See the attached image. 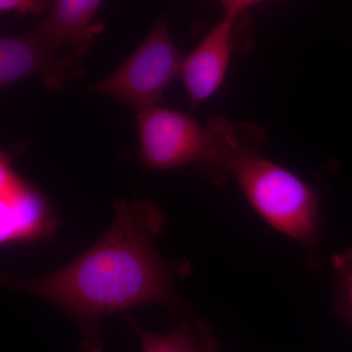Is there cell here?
Here are the masks:
<instances>
[{
    "label": "cell",
    "mask_w": 352,
    "mask_h": 352,
    "mask_svg": "<svg viewBox=\"0 0 352 352\" xmlns=\"http://www.w3.org/2000/svg\"><path fill=\"white\" fill-rule=\"evenodd\" d=\"M333 264L339 278L342 305L352 315V250L336 254Z\"/></svg>",
    "instance_id": "cell-10"
},
{
    "label": "cell",
    "mask_w": 352,
    "mask_h": 352,
    "mask_svg": "<svg viewBox=\"0 0 352 352\" xmlns=\"http://www.w3.org/2000/svg\"><path fill=\"white\" fill-rule=\"evenodd\" d=\"M106 233L68 265L34 279L2 275L1 284L55 305L82 331L83 352H101L99 322L105 316L159 303L177 307L173 277L184 265L164 261L156 247L166 230L164 212L152 201L113 203Z\"/></svg>",
    "instance_id": "cell-1"
},
{
    "label": "cell",
    "mask_w": 352,
    "mask_h": 352,
    "mask_svg": "<svg viewBox=\"0 0 352 352\" xmlns=\"http://www.w3.org/2000/svg\"><path fill=\"white\" fill-rule=\"evenodd\" d=\"M103 0H53L52 8L36 31L45 36L58 50L67 44L73 54L82 58L89 52L95 38L105 25L94 20Z\"/></svg>",
    "instance_id": "cell-8"
},
{
    "label": "cell",
    "mask_w": 352,
    "mask_h": 352,
    "mask_svg": "<svg viewBox=\"0 0 352 352\" xmlns=\"http://www.w3.org/2000/svg\"><path fill=\"white\" fill-rule=\"evenodd\" d=\"M53 0H0L2 13H16L20 15H41L50 12Z\"/></svg>",
    "instance_id": "cell-11"
},
{
    "label": "cell",
    "mask_w": 352,
    "mask_h": 352,
    "mask_svg": "<svg viewBox=\"0 0 352 352\" xmlns=\"http://www.w3.org/2000/svg\"><path fill=\"white\" fill-rule=\"evenodd\" d=\"M224 10V15L237 17L244 14L250 7L264 0H219Z\"/></svg>",
    "instance_id": "cell-12"
},
{
    "label": "cell",
    "mask_w": 352,
    "mask_h": 352,
    "mask_svg": "<svg viewBox=\"0 0 352 352\" xmlns=\"http://www.w3.org/2000/svg\"><path fill=\"white\" fill-rule=\"evenodd\" d=\"M183 59L171 39L168 20L161 18L131 56L90 89L141 112L159 106L166 88L179 76Z\"/></svg>",
    "instance_id": "cell-4"
},
{
    "label": "cell",
    "mask_w": 352,
    "mask_h": 352,
    "mask_svg": "<svg viewBox=\"0 0 352 352\" xmlns=\"http://www.w3.org/2000/svg\"><path fill=\"white\" fill-rule=\"evenodd\" d=\"M129 320L138 336L142 352H206L198 333L188 324L183 323L170 333H156L139 327L132 317Z\"/></svg>",
    "instance_id": "cell-9"
},
{
    "label": "cell",
    "mask_w": 352,
    "mask_h": 352,
    "mask_svg": "<svg viewBox=\"0 0 352 352\" xmlns=\"http://www.w3.org/2000/svg\"><path fill=\"white\" fill-rule=\"evenodd\" d=\"M245 143L234 154L230 173L261 219L278 232L315 250L319 244L318 201L314 189Z\"/></svg>",
    "instance_id": "cell-3"
},
{
    "label": "cell",
    "mask_w": 352,
    "mask_h": 352,
    "mask_svg": "<svg viewBox=\"0 0 352 352\" xmlns=\"http://www.w3.org/2000/svg\"><path fill=\"white\" fill-rule=\"evenodd\" d=\"M245 27L244 14L237 17L224 15L193 52L183 59L179 78L192 107L200 106L221 87Z\"/></svg>",
    "instance_id": "cell-7"
},
{
    "label": "cell",
    "mask_w": 352,
    "mask_h": 352,
    "mask_svg": "<svg viewBox=\"0 0 352 352\" xmlns=\"http://www.w3.org/2000/svg\"><path fill=\"white\" fill-rule=\"evenodd\" d=\"M140 159L146 168L168 170L195 164L212 182L230 173L241 146L264 138L252 124H232L214 118L201 124L188 113L155 106L136 115Z\"/></svg>",
    "instance_id": "cell-2"
},
{
    "label": "cell",
    "mask_w": 352,
    "mask_h": 352,
    "mask_svg": "<svg viewBox=\"0 0 352 352\" xmlns=\"http://www.w3.org/2000/svg\"><path fill=\"white\" fill-rule=\"evenodd\" d=\"M45 36L34 31L0 38V85L39 78L52 90H61L85 76L80 57L59 56Z\"/></svg>",
    "instance_id": "cell-5"
},
{
    "label": "cell",
    "mask_w": 352,
    "mask_h": 352,
    "mask_svg": "<svg viewBox=\"0 0 352 352\" xmlns=\"http://www.w3.org/2000/svg\"><path fill=\"white\" fill-rule=\"evenodd\" d=\"M12 155L0 161V242L21 244L50 238L58 226L50 204L12 168Z\"/></svg>",
    "instance_id": "cell-6"
}]
</instances>
